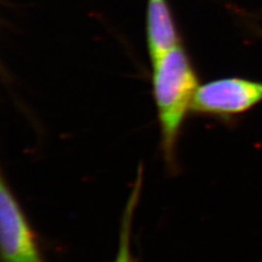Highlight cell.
I'll return each instance as SVG.
<instances>
[{
	"label": "cell",
	"mask_w": 262,
	"mask_h": 262,
	"mask_svg": "<svg viewBox=\"0 0 262 262\" xmlns=\"http://www.w3.org/2000/svg\"><path fill=\"white\" fill-rule=\"evenodd\" d=\"M152 63V92L158 111L161 149L170 169L176 167L179 135L198 88V79L181 44Z\"/></svg>",
	"instance_id": "6da1fadb"
},
{
	"label": "cell",
	"mask_w": 262,
	"mask_h": 262,
	"mask_svg": "<svg viewBox=\"0 0 262 262\" xmlns=\"http://www.w3.org/2000/svg\"><path fill=\"white\" fill-rule=\"evenodd\" d=\"M0 254L1 262H46L28 216L3 175L0 182Z\"/></svg>",
	"instance_id": "7a4b0ae2"
},
{
	"label": "cell",
	"mask_w": 262,
	"mask_h": 262,
	"mask_svg": "<svg viewBox=\"0 0 262 262\" xmlns=\"http://www.w3.org/2000/svg\"><path fill=\"white\" fill-rule=\"evenodd\" d=\"M262 101V83L242 78H224L198 85L191 111L228 117L252 109Z\"/></svg>",
	"instance_id": "3957f363"
},
{
	"label": "cell",
	"mask_w": 262,
	"mask_h": 262,
	"mask_svg": "<svg viewBox=\"0 0 262 262\" xmlns=\"http://www.w3.org/2000/svg\"><path fill=\"white\" fill-rule=\"evenodd\" d=\"M142 177H143V170H142V166H140L139 172L137 174V179L134 183L131 195L128 198V201L126 203L125 210L122 216V225L120 229L119 246H118V251H117L114 262H133L130 245L131 224H132L133 213L139 198Z\"/></svg>",
	"instance_id": "277c9868"
}]
</instances>
